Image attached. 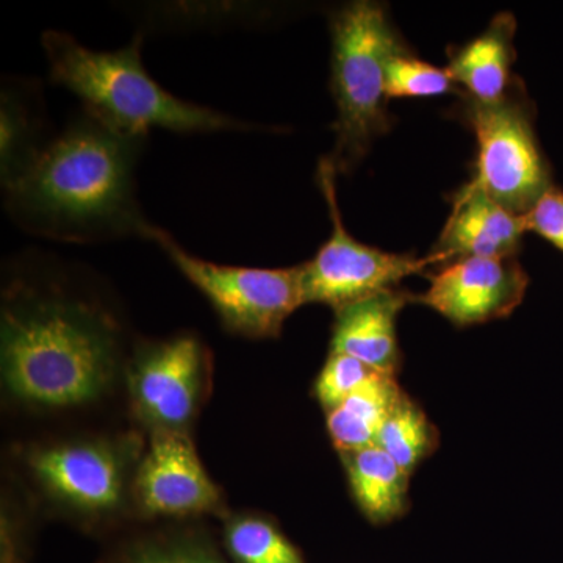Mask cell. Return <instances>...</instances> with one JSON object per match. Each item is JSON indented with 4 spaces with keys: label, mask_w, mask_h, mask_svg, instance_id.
Returning a JSON list of instances; mask_svg holds the SVG:
<instances>
[{
    "label": "cell",
    "mask_w": 563,
    "mask_h": 563,
    "mask_svg": "<svg viewBox=\"0 0 563 563\" xmlns=\"http://www.w3.org/2000/svg\"><path fill=\"white\" fill-rule=\"evenodd\" d=\"M131 444L79 442L55 444L31 455L44 490L85 515L109 514L124 496Z\"/></svg>",
    "instance_id": "cell-9"
},
{
    "label": "cell",
    "mask_w": 563,
    "mask_h": 563,
    "mask_svg": "<svg viewBox=\"0 0 563 563\" xmlns=\"http://www.w3.org/2000/svg\"><path fill=\"white\" fill-rule=\"evenodd\" d=\"M521 85L501 101L485 103L466 96L465 120L477 141L473 179L504 209L523 217L551 187V172L533 129L532 110Z\"/></svg>",
    "instance_id": "cell-6"
},
{
    "label": "cell",
    "mask_w": 563,
    "mask_h": 563,
    "mask_svg": "<svg viewBox=\"0 0 563 563\" xmlns=\"http://www.w3.org/2000/svg\"><path fill=\"white\" fill-rule=\"evenodd\" d=\"M120 335L113 318L58 288L18 280L2 310V373L22 401L70 407L113 379Z\"/></svg>",
    "instance_id": "cell-2"
},
{
    "label": "cell",
    "mask_w": 563,
    "mask_h": 563,
    "mask_svg": "<svg viewBox=\"0 0 563 563\" xmlns=\"http://www.w3.org/2000/svg\"><path fill=\"white\" fill-rule=\"evenodd\" d=\"M526 231L539 233L563 252V191L551 185L528 213L523 214Z\"/></svg>",
    "instance_id": "cell-23"
},
{
    "label": "cell",
    "mask_w": 563,
    "mask_h": 563,
    "mask_svg": "<svg viewBox=\"0 0 563 563\" xmlns=\"http://www.w3.org/2000/svg\"><path fill=\"white\" fill-rule=\"evenodd\" d=\"M528 285V274L515 257H468L433 273L428 290L413 299L465 328L512 314Z\"/></svg>",
    "instance_id": "cell-10"
},
{
    "label": "cell",
    "mask_w": 563,
    "mask_h": 563,
    "mask_svg": "<svg viewBox=\"0 0 563 563\" xmlns=\"http://www.w3.org/2000/svg\"><path fill=\"white\" fill-rule=\"evenodd\" d=\"M379 374L384 373L357 358L331 352L314 384V395L325 412H329Z\"/></svg>",
    "instance_id": "cell-22"
},
{
    "label": "cell",
    "mask_w": 563,
    "mask_h": 563,
    "mask_svg": "<svg viewBox=\"0 0 563 563\" xmlns=\"http://www.w3.org/2000/svg\"><path fill=\"white\" fill-rule=\"evenodd\" d=\"M515 31L514 14L504 11L479 36L461 47H451L448 73L468 98L490 103L501 101L512 90Z\"/></svg>",
    "instance_id": "cell-14"
},
{
    "label": "cell",
    "mask_w": 563,
    "mask_h": 563,
    "mask_svg": "<svg viewBox=\"0 0 563 563\" xmlns=\"http://www.w3.org/2000/svg\"><path fill=\"white\" fill-rule=\"evenodd\" d=\"M224 542L235 563H306L298 548L263 518H232L225 525Z\"/></svg>",
    "instance_id": "cell-19"
},
{
    "label": "cell",
    "mask_w": 563,
    "mask_h": 563,
    "mask_svg": "<svg viewBox=\"0 0 563 563\" xmlns=\"http://www.w3.org/2000/svg\"><path fill=\"white\" fill-rule=\"evenodd\" d=\"M409 299L407 292L388 290L336 310L331 352L396 376L401 361L396 320Z\"/></svg>",
    "instance_id": "cell-13"
},
{
    "label": "cell",
    "mask_w": 563,
    "mask_h": 563,
    "mask_svg": "<svg viewBox=\"0 0 563 563\" xmlns=\"http://www.w3.org/2000/svg\"><path fill=\"white\" fill-rule=\"evenodd\" d=\"M144 140L111 131L81 113L49 141L21 179L5 188V207L24 231L69 243L143 235L135 165Z\"/></svg>",
    "instance_id": "cell-1"
},
{
    "label": "cell",
    "mask_w": 563,
    "mask_h": 563,
    "mask_svg": "<svg viewBox=\"0 0 563 563\" xmlns=\"http://www.w3.org/2000/svg\"><path fill=\"white\" fill-rule=\"evenodd\" d=\"M526 231L523 217L495 201L472 179L453 196V210L431 257L451 263L468 257H515Z\"/></svg>",
    "instance_id": "cell-12"
},
{
    "label": "cell",
    "mask_w": 563,
    "mask_h": 563,
    "mask_svg": "<svg viewBox=\"0 0 563 563\" xmlns=\"http://www.w3.org/2000/svg\"><path fill=\"white\" fill-rule=\"evenodd\" d=\"M143 239L162 247L169 261L209 299L222 324L250 339L279 336L285 321L303 306L301 266L246 268L202 261L185 251L158 225L144 228Z\"/></svg>",
    "instance_id": "cell-5"
},
{
    "label": "cell",
    "mask_w": 563,
    "mask_h": 563,
    "mask_svg": "<svg viewBox=\"0 0 563 563\" xmlns=\"http://www.w3.org/2000/svg\"><path fill=\"white\" fill-rule=\"evenodd\" d=\"M207 352L195 335L147 344L128 372L133 409L154 431H184L206 380Z\"/></svg>",
    "instance_id": "cell-8"
},
{
    "label": "cell",
    "mask_w": 563,
    "mask_h": 563,
    "mask_svg": "<svg viewBox=\"0 0 563 563\" xmlns=\"http://www.w3.org/2000/svg\"><path fill=\"white\" fill-rule=\"evenodd\" d=\"M385 88L388 99L433 98L454 91L455 81L448 69L421 60L404 46L388 58Z\"/></svg>",
    "instance_id": "cell-20"
},
{
    "label": "cell",
    "mask_w": 563,
    "mask_h": 563,
    "mask_svg": "<svg viewBox=\"0 0 563 563\" xmlns=\"http://www.w3.org/2000/svg\"><path fill=\"white\" fill-rule=\"evenodd\" d=\"M352 495L372 523L385 525L401 517L409 506V477L383 448L343 453Z\"/></svg>",
    "instance_id": "cell-15"
},
{
    "label": "cell",
    "mask_w": 563,
    "mask_h": 563,
    "mask_svg": "<svg viewBox=\"0 0 563 563\" xmlns=\"http://www.w3.org/2000/svg\"><path fill=\"white\" fill-rule=\"evenodd\" d=\"M135 496L143 512L154 517L210 514L221 504L220 490L184 431H154L136 472Z\"/></svg>",
    "instance_id": "cell-11"
},
{
    "label": "cell",
    "mask_w": 563,
    "mask_h": 563,
    "mask_svg": "<svg viewBox=\"0 0 563 563\" xmlns=\"http://www.w3.org/2000/svg\"><path fill=\"white\" fill-rule=\"evenodd\" d=\"M331 90L336 106L335 147L329 162L350 173L390 128L385 68L407 46L384 5L369 0L347 3L332 14Z\"/></svg>",
    "instance_id": "cell-4"
},
{
    "label": "cell",
    "mask_w": 563,
    "mask_h": 563,
    "mask_svg": "<svg viewBox=\"0 0 563 563\" xmlns=\"http://www.w3.org/2000/svg\"><path fill=\"white\" fill-rule=\"evenodd\" d=\"M404 391L391 374H379L328 412V429L340 454L377 443L380 428Z\"/></svg>",
    "instance_id": "cell-16"
},
{
    "label": "cell",
    "mask_w": 563,
    "mask_h": 563,
    "mask_svg": "<svg viewBox=\"0 0 563 563\" xmlns=\"http://www.w3.org/2000/svg\"><path fill=\"white\" fill-rule=\"evenodd\" d=\"M335 176L329 158H321L318 184L331 213L332 233L312 261L299 265L303 303H325L333 312L379 292L396 290L399 282L437 265L431 255L417 258L357 242L344 228Z\"/></svg>",
    "instance_id": "cell-7"
},
{
    "label": "cell",
    "mask_w": 563,
    "mask_h": 563,
    "mask_svg": "<svg viewBox=\"0 0 563 563\" xmlns=\"http://www.w3.org/2000/svg\"><path fill=\"white\" fill-rule=\"evenodd\" d=\"M136 35L120 51L81 46L68 33H43L51 79L73 91L85 113L111 131L144 140L152 129L176 133L246 131L250 125L207 107L181 101L152 79L141 63Z\"/></svg>",
    "instance_id": "cell-3"
},
{
    "label": "cell",
    "mask_w": 563,
    "mask_h": 563,
    "mask_svg": "<svg viewBox=\"0 0 563 563\" xmlns=\"http://www.w3.org/2000/svg\"><path fill=\"white\" fill-rule=\"evenodd\" d=\"M439 440L435 426L429 421L420 406L404 393L395 409L388 415L377 435V446L383 448L407 474H412L418 463L433 453Z\"/></svg>",
    "instance_id": "cell-18"
},
{
    "label": "cell",
    "mask_w": 563,
    "mask_h": 563,
    "mask_svg": "<svg viewBox=\"0 0 563 563\" xmlns=\"http://www.w3.org/2000/svg\"><path fill=\"white\" fill-rule=\"evenodd\" d=\"M117 563H228L210 544L191 537H161L129 547Z\"/></svg>",
    "instance_id": "cell-21"
},
{
    "label": "cell",
    "mask_w": 563,
    "mask_h": 563,
    "mask_svg": "<svg viewBox=\"0 0 563 563\" xmlns=\"http://www.w3.org/2000/svg\"><path fill=\"white\" fill-rule=\"evenodd\" d=\"M43 121L24 90L9 85L0 98V174L3 190L21 179L49 141H41Z\"/></svg>",
    "instance_id": "cell-17"
}]
</instances>
